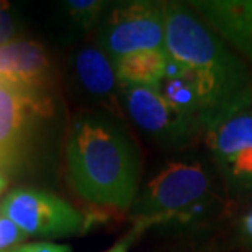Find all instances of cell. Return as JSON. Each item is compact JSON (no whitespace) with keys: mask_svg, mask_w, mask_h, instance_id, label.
Segmentation results:
<instances>
[{"mask_svg":"<svg viewBox=\"0 0 252 252\" xmlns=\"http://www.w3.org/2000/svg\"><path fill=\"white\" fill-rule=\"evenodd\" d=\"M65 169L74 193L95 208L128 211L139 193L141 160L133 139L110 117L80 112L65 136Z\"/></svg>","mask_w":252,"mask_h":252,"instance_id":"1","label":"cell"},{"mask_svg":"<svg viewBox=\"0 0 252 252\" xmlns=\"http://www.w3.org/2000/svg\"><path fill=\"white\" fill-rule=\"evenodd\" d=\"M164 51L195 85L206 118L252 85L246 64L191 7L165 3Z\"/></svg>","mask_w":252,"mask_h":252,"instance_id":"2","label":"cell"},{"mask_svg":"<svg viewBox=\"0 0 252 252\" xmlns=\"http://www.w3.org/2000/svg\"><path fill=\"white\" fill-rule=\"evenodd\" d=\"M201 136L228 187L252 191V85L211 113Z\"/></svg>","mask_w":252,"mask_h":252,"instance_id":"3","label":"cell"},{"mask_svg":"<svg viewBox=\"0 0 252 252\" xmlns=\"http://www.w3.org/2000/svg\"><path fill=\"white\" fill-rule=\"evenodd\" d=\"M210 174L200 162H170L164 165L143 190H139L129 215L139 236L149 226L162 223L172 216H184L208 195Z\"/></svg>","mask_w":252,"mask_h":252,"instance_id":"4","label":"cell"},{"mask_svg":"<svg viewBox=\"0 0 252 252\" xmlns=\"http://www.w3.org/2000/svg\"><path fill=\"white\" fill-rule=\"evenodd\" d=\"M53 113L51 92L0 80V167L8 175L27 164L36 144L39 125Z\"/></svg>","mask_w":252,"mask_h":252,"instance_id":"5","label":"cell"},{"mask_svg":"<svg viewBox=\"0 0 252 252\" xmlns=\"http://www.w3.org/2000/svg\"><path fill=\"white\" fill-rule=\"evenodd\" d=\"M0 213L34 238H69L89 231L85 211L46 190L20 187L0 201Z\"/></svg>","mask_w":252,"mask_h":252,"instance_id":"6","label":"cell"},{"mask_svg":"<svg viewBox=\"0 0 252 252\" xmlns=\"http://www.w3.org/2000/svg\"><path fill=\"white\" fill-rule=\"evenodd\" d=\"M100 49L115 63L136 51L162 49L165 3L126 2L113 7L98 23Z\"/></svg>","mask_w":252,"mask_h":252,"instance_id":"7","label":"cell"},{"mask_svg":"<svg viewBox=\"0 0 252 252\" xmlns=\"http://www.w3.org/2000/svg\"><path fill=\"white\" fill-rule=\"evenodd\" d=\"M120 100L131 122L162 146L182 148L201 134V125L174 108L156 87L120 84Z\"/></svg>","mask_w":252,"mask_h":252,"instance_id":"8","label":"cell"},{"mask_svg":"<svg viewBox=\"0 0 252 252\" xmlns=\"http://www.w3.org/2000/svg\"><path fill=\"white\" fill-rule=\"evenodd\" d=\"M54 69L43 44L15 39L0 46V80L23 89L49 92Z\"/></svg>","mask_w":252,"mask_h":252,"instance_id":"9","label":"cell"},{"mask_svg":"<svg viewBox=\"0 0 252 252\" xmlns=\"http://www.w3.org/2000/svg\"><path fill=\"white\" fill-rule=\"evenodd\" d=\"M190 7L221 39L252 63V0H196Z\"/></svg>","mask_w":252,"mask_h":252,"instance_id":"10","label":"cell"},{"mask_svg":"<svg viewBox=\"0 0 252 252\" xmlns=\"http://www.w3.org/2000/svg\"><path fill=\"white\" fill-rule=\"evenodd\" d=\"M77 80L85 92L103 105L108 112L122 117L120 82L113 63L100 46H85L74 58Z\"/></svg>","mask_w":252,"mask_h":252,"instance_id":"11","label":"cell"},{"mask_svg":"<svg viewBox=\"0 0 252 252\" xmlns=\"http://www.w3.org/2000/svg\"><path fill=\"white\" fill-rule=\"evenodd\" d=\"M118 82L139 87H159L167 69V54L162 49L136 51L113 63Z\"/></svg>","mask_w":252,"mask_h":252,"instance_id":"12","label":"cell"},{"mask_svg":"<svg viewBox=\"0 0 252 252\" xmlns=\"http://www.w3.org/2000/svg\"><path fill=\"white\" fill-rule=\"evenodd\" d=\"M159 92L162 97L177 108L180 113L185 117L196 120L201 128L206 120V108L203 102H201L198 92H196L195 85L185 77L177 65L169 61L167 58V69H165V75L162 82L159 84Z\"/></svg>","mask_w":252,"mask_h":252,"instance_id":"13","label":"cell"},{"mask_svg":"<svg viewBox=\"0 0 252 252\" xmlns=\"http://www.w3.org/2000/svg\"><path fill=\"white\" fill-rule=\"evenodd\" d=\"M105 2L100 0H69L64 3L69 18L80 28L90 30L100 23L105 13Z\"/></svg>","mask_w":252,"mask_h":252,"instance_id":"14","label":"cell"},{"mask_svg":"<svg viewBox=\"0 0 252 252\" xmlns=\"http://www.w3.org/2000/svg\"><path fill=\"white\" fill-rule=\"evenodd\" d=\"M27 239L28 234L23 229H20L12 220L0 216V252L23 244Z\"/></svg>","mask_w":252,"mask_h":252,"instance_id":"15","label":"cell"},{"mask_svg":"<svg viewBox=\"0 0 252 252\" xmlns=\"http://www.w3.org/2000/svg\"><path fill=\"white\" fill-rule=\"evenodd\" d=\"M15 36H17V27L13 15L10 13V7L0 3V46L15 41Z\"/></svg>","mask_w":252,"mask_h":252,"instance_id":"16","label":"cell"},{"mask_svg":"<svg viewBox=\"0 0 252 252\" xmlns=\"http://www.w3.org/2000/svg\"><path fill=\"white\" fill-rule=\"evenodd\" d=\"M3 252H72L67 244H56L49 241H39V243H23Z\"/></svg>","mask_w":252,"mask_h":252,"instance_id":"17","label":"cell"},{"mask_svg":"<svg viewBox=\"0 0 252 252\" xmlns=\"http://www.w3.org/2000/svg\"><path fill=\"white\" fill-rule=\"evenodd\" d=\"M138 238H139V234H136L134 231L131 229L128 234H125L122 239H118L117 243H115V244L112 246V248L107 249L105 252H128L129 246L133 244Z\"/></svg>","mask_w":252,"mask_h":252,"instance_id":"18","label":"cell"},{"mask_svg":"<svg viewBox=\"0 0 252 252\" xmlns=\"http://www.w3.org/2000/svg\"><path fill=\"white\" fill-rule=\"evenodd\" d=\"M8 182H10V175L0 167V196L5 193V190L8 187Z\"/></svg>","mask_w":252,"mask_h":252,"instance_id":"19","label":"cell"},{"mask_svg":"<svg viewBox=\"0 0 252 252\" xmlns=\"http://www.w3.org/2000/svg\"><path fill=\"white\" fill-rule=\"evenodd\" d=\"M243 229H244V233L252 239V211L244 216V220H243Z\"/></svg>","mask_w":252,"mask_h":252,"instance_id":"20","label":"cell"}]
</instances>
